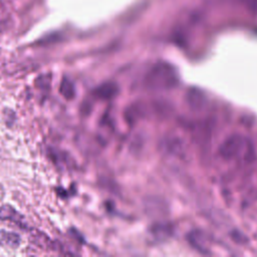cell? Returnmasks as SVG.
Masks as SVG:
<instances>
[{"instance_id":"7","label":"cell","mask_w":257,"mask_h":257,"mask_svg":"<svg viewBox=\"0 0 257 257\" xmlns=\"http://www.w3.org/2000/svg\"><path fill=\"white\" fill-rule=\"evenodd\" d=\"M59 92L67 99H71L73 98L74 94H75V89H74V85L73 83L69 80L64 78L61 81L60 87H59Z\"/></svg>"},{"instance_id":"1","label":"cell","mask_w":257,"mask_h":257,"mask_svg":"<svg viewBox=\"0 0 257 257\" xmlns=\"http://www.w3.org/2000/svg\"><path fill=\"white\" fill-rule=\"evenodd\" d=\"M220 155L226 160H240L249 162L253 157V147L248 139L241 135L227 138L219 149Z\"/></svg>"},{"instance_id":"4","label":"cell","mask_w":257,"mask_h":257,"mask_svg":"<svg viewBox=\"0 0 257 257\" xmlns=\"http://www.w3.org/2000/svg\"><path fill=\"white\" fill-rule=\"evenodd\" d=\"M0 219L12 221L16 224H20L22 226V217L21 215L11 206L3 205L0 207Z\"/></svg>"},{"instance_id":"5","label":"cell","mask_w":257,"mask_h":257,"mask_svg":"<svg viewBox=\"0 0 257 257\" xmlns=\"http://www.w3.org/2000/svg\"><path fill=\"white\" fill-rule=\"evenodd\" d=\"M20 244V237L10 231L0 230V246L16 248Z\"/></svg>"},{"instance_id":"3","label":"cell","mask_w":257,"mask_h":257,"mask_svg":"<svg viewBox=\"0 0 257 257\" xmlns=\"http://www.w3.org/2000/svg\"><path fill=\"white\" fill-rule=\"evenodd\" d=\"M164 150L172 155V156H181L185 153V148L183 146V143L180 139L175 138V137H171L168 138L164 141V143L162 144Z\"/></svg>"},{"instance_id":"8","label":"cell","mask_w":257,"mask_h":257,"mask_svg":"<svg viewBox=\"0 0 257 257\" xmlns=\"http://www.w3.org/2000/svg\"><path fill=\"white\" fill-rule=\"evenodd\" d=\"M32 239L39 246H46L47 241H48L45 235H42V234H39V233H36V232L32 233Z\"/></svg>"},{"instance_id":"2","label":"cell","mask_w":257,"mask_h":257,"mask_svg":"<svg viewBox=\"0 0 257 257\" xmlns=\"http://www.w3.org/2000/svg\"><path fill=\"white\" fill-rule=\"evenodd\" d=\"M146 85L155 90H164L174 87L178 82L176 70L167 63H158L153 66L145 78Z\"/></svg>"},{"instance_id":"6","label":"cell","mask_w":257,"mask_h":257,"mask_svg":"<svg viewBox=\"0 0 257 257\" xmlns=\"http://www.w3.org/2000/svg\"><path fill=\"white\" fill-rule=\"evenodd\" d=\"M94 92L96 96L102 99H108L117 93V86L112 82L103 83L100 86H98Z\"/></svg>"}]
</instances>
